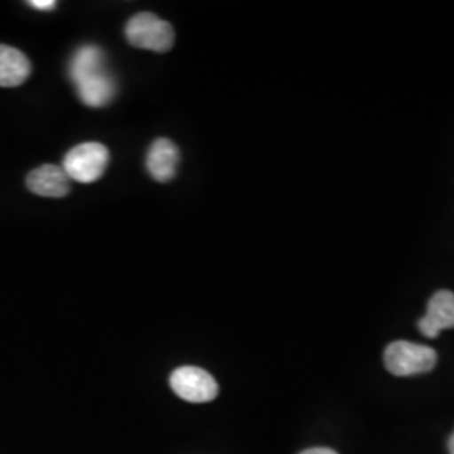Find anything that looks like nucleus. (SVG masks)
<instances>
[{"instance_id":"obj_1","label":"nucleus","mask_w":454,"mask_h":454,"mask_svg":"<svg viewBox=\"0 0 454 454\" xmlns=\"http://www.w3.org/2000/svg\"><path fill=\"white\" fill-rule=\"evenodd\" d=\"M69 78L90 108L106 106L116 95V82L106 66V56L98 46H82L73 54Z\"/></svg>"},{"instance_id":"obj_2","label":"nucleus","mask_w":454,"mask_h":454,"mask_svg":"<svg viewBox=\"0 0 454 454\" xmlns=\"http://www.w3.org/2000/svg\"><path fill=\"white\" fill-rule=\"evenodd\" d=\"M436 362L438 354L434 348L412 341H392L384 352V365L395 377L431 372Z\"/></svg>"},{"instance_id":"obj_3","label":"nucleus","mask_w":454,"mask_h":454,"mask_svg":"<svg viewBox=\"0 0 454 454\" xmlns=\"http://www.w3.org/2000/svg\"><path fill=\"white\" fill-rule=\"evenodd\" d=\"M125 35L131 46L153 52L170 51L176 41L174 27L167 20L150 12H140L131 17L127 22Z\"/></svg>"},{"instance_id":"obj_4","label":"nucleus","mask_w":454,"mask_h":454,"mask_svg":"<svg viewBox=\"0 0 454 454\" xmlns=\"http://www.w3.org/2000/svg\"><path fill=\"white\" fill-rule=\"evenodd\" d=\"M110 162V152L103 144L86 142L71 148L63 160L66 176L80 184H93L103 177Z\"/></svg>"},{"instance_id":"obj_5","label":"nucleus","mask_w":454,"mask_h":454,"mask_svg":"<svg viewBox=\"0 0 454 454\" xmlns=\"http://www.w3.org/2000/svg\"><path fill=\"white\" fill-rule=\"evenodd\" d=\"M170 387L180 399L194 404L211 403L219 394L215 379L199 367H180L174 371L170 375Z\"/></svg>"},{"instance_id":"obj_6","label":"nucleus","mask_w":454,"mask_h":454,"mask_svg":"<svg viewBox=\"0 0 454 454\" xmlns=\"http://www.w3.org/2000/svg\"><path fill=\"white\" fill-rule=\"evenodd\" d=\"M418 326L427 339H436L442 330L454 328V293L448 290L434 293Z\"/></svg>"},{"instance_id":"obj_7","label":"nucleus","mask_w":454,"mask_h":454,"mask_svg":"<svg viewBox=\"0 0 454 454\" xmlns=\"http://www.w3.org/2000/svg\"><path fill=\"white\" fill-rule=\"evenodd\" d=\"M180 152L168 138H159L148 148L146 168L157 182H170L179 168Z\"/></svg>"},{"instance_id":"obj_8","label":"nucleus","mask_w":454,"mask_h":454,"mask_svg":"<svg viewBox=\"0 0 454 454\" xmlns=\"http://www.w3.org/2000/svg\"><path fill=\"white\" fill-rule=\"evenodd\" d=\"M26 184L33 194L54 199L66 197L71 189V179L66 176L63 167L58 165H41L34 168Z\"/></svg>"},{"instance_id":"obj_9","label":"nucleus","mask_w":454,"mask_h":454,"mask_svg":"<svg viewBox=\"0 0 454 454\" xmlns=\"http://www.w3.org/2000/svg\"><path fill=\"white\" fill-rule=\"evenodd\" d=\"M33 66L24 52L0 44V88H14L31 76Z\"/></svg>"},{"instance_id":"obj_10","label":"nucleus","mask_w":454,"mask_h":454,"mask_svg":"<svg viewBox=\"0 0 454 454\" xmlns=\"http://www.w3.org/2000/svg\"><path fill=\"white\" fill-rule=\"evenodd\" d=\"M29 5L37 9V11H54L58 2H54V0H31Z\"/></svg>"},{"instance_id":"obj_11","label":"nucleus","mask_w":454,"mask_h":454,"mask_svg":"<svg viewBox=\"0 0 454 454\" xmlns=\"http://www.w3.org/2000/svg\"><path fill=\"white\" fill-rule=\"evenodd\" d=\"M300 454H339L337 451H333V450H330V448H311V450H307V451H303V453Z\"/></svg>"},{"instance_id":"obj_12","label":"nucleus","mask_w":454,"mask_h":454,"mask_svg":"<svg viewBox=\"0 0 454 454\" xmlns=\"http://www.w3.org/2000/svg\"><path fill=\"white\" fill-rule=\"evenodd\" d=\"M448 451H450V454H454V433L451 434L450 441H448Z\"/></svg>"}]
</instances>
